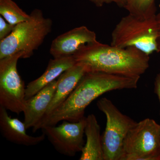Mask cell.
Returning <instances> with one entry per match:
<instances>
[{
  "label": "cell",
  "instance_id": "cell-1",
  "mask_svg": "<svg viewBox=\"0 0 160 160\" xmlns=\"http://www.w3.org/2000/svg\"><path fill=\"white\" fill-rule=\"evenodd\" d=\"M140 78L102 72H87L66 101L32 128V132L46 126H56L62 121L77 122L85 117L87 106L100 96L113 90L136 89Z\"/></svg>",
  "mask_w": 160,
  "mask_h": 160
},
{
  "label": "cell",
  "instance_id": "cell-2",
  "mask_svg": "<svg viewBox=\"0 0 160 160\" xmlns=\"http://www.w3.org/2000/svg\"><path fill=\"white\" fill-rule=\"evenodd\" d=\"M87 71L141 77L149 68V55L135 47L120 48L96 41L82 46L73 56Z\"/></svg>",
  "mask_w": 160,
  "mask_h": 160
},
{
  "label": "cell",
  "instance_id": "cell-3",
  "mask_svg": "<svg viewBox=\"0 0 160 160\" xmlns=\"http://www.w3.org/2000/svg\"><path fill=\"white\" fill-rule=\"evenodd\" d=\"M28 21L18 24L11 34L0 41V60L17 53L22 58H28L41 46L51 32L52 20L45 18L41 9H36Z\"/></svg>",
  "mask_w": 160,
  "mask_h": 160
},
{
  "label": "cell",
  "instance_id": "cell-4",
  "mask_svg": "<svg viewBox=\"0 0 160 160\" xmlns=\"http://www.w3.org/2000/svg\"><path fill=\"white\" fill-rule=\"evenodd\" d=\"M157 15L141 18L129 14L120 20L112 32L111 45L135 47L149 55L159 52Z\"/></svg>",
  "mask_w": 160,
  "mask_h": 160
},
{
  "label": "cell",
  "instance_id": "cell-5",
  "mask_svg": "<svg viewBox=\"0 0 160 160\" xmlns=\"http://www.w3.org/2000/svg\"><path fill=\"white\" fill-rule=\"evenodd\" d=\"M97 106L106 118V129L102 135L104 160H122L124 140L137 122L123 114L107 98L99 100Z\"/></svg>",
  "mask_w": 160,
  "mask_h": 160
},
{
  "label": "cell",
  "instance_id": "cell-6",
  "mask_svg": "<svg viewBox=\"0 0 160 160\" xmlns=\"http://www.w3.org/2000/svg\"><path fill=\"white\" fill-rule=\"evenodd\" d=\"M122 160H160V125L146 118L130 129L123 143Z\"/></svg>",
  "mask_w": 160,
  "mask_h": 160
},
{
  "label": "cell",
  "instance_id": "cell-7",
  "mask_svg": "<svg viewBox=\"0 0 160 160\" xmlns=\"http://www.w3.org/2000/svg\"><path fill=\"white\" fill-rule=\"evenodd\" d=\"M22 57L19 52L0 60V106L18 114L23 112L26 102L25 83L17 69Z\"/></svg>",
  "mask_w": 160,
  "mask_h": 160
},
{
  "label": "cell",
  "instance_id": "cell-8",
  "mask_svg": "<svg viewBox=\"0 0 160 160\" xmlns=\"http://www.w3.org/2000/svg\"><path fill=\"white\" fill-rule=\"evenodd\" d=\"M86 123L85 117L77 122L63 121L59 126H46L42 129L58 152L66 156L74 157L82 151L85 145Z\"/></svg>",
  "mask_w": 160,
  "mask_h": 160
},
{
  "label": "cell",
  "instance_id": "cell-9",
  "mask_svg": "<svg viewBox=\"0 0 160 160\" xmlns=\"http://www.w3.org/2000/svg\"><path fill=\"white\" fill-rule=\"evenodd\" d=\"M96 41L94 31L86 26H79L55 38L52 42L50 53L53 58L73 56L82 46Z\"/></svg>",
  "mask_w": 160,
  "mask_h": 160
},
{
  "label": "cell",
  "instance_id": "cell-10",
  "mask_svg": "<svg viewBox=\"0 0 160 160\" xmlns=\"http://www.w3.org/2000/svg\"><path fill=\"white\" fill-rule=\"evenodd\" d=\"M57 85L58 80H55L32 97L26 100V107L23 112L24 122L27 129L36 127L45 116L54 96Z\"/></svg>",
  "mask_w": 160,
  "mask_h": 160
},
{
  "label": "cell",
  "instance_id": "cell-11",
  "mask_svg": "<svg viewBox=\"0 0 160 160\" xmlns=\"http://www.w3.org/2000/svg\"><path fill=\"white\" fill-rule=\"evenodd\" d=\"M27 129L24 122L11 118L7 109L0 106V130L6 139L17 145L31 146L42 142L46 137L44 133L39 136H32L27 133Z\"/></svg>",
  "mask_w": 160,
  "mask_h": 160
},
{
  "label": "cell",
  "instance_id": "cell-12",
  "mask_svg": "<svg viewBox=\"0 0 160 160\" xmlns=\"http://www.w3.org/2000/svg\"><path fill=\"white\" fill-rule=\"evenodd\" d=\"M87 72L84 65L76 62L61 75L57 80V87L54 96L42 120L49 116L66 101Z\"/></svg>",
  "mask_w": 160,
  "mask_h": 160
},
{
  "label": "cell",
  "instance_id": "cell-13",
  "mask_svg": "<svg viewBox=\"0 0 160 160\" xmlns=\"http://www.w3.org/2000/svg\"><path fill=\"white\" fill-rule=\"evenodd\" d=\"M76 63L72 56L53 58L49 60L45 72L40 77L30 82L26 87V100L35 95L49 83L59 77Z\"/></svg>",
  "mask_w": 160,
  "mask_h": 160
},
{
  "label": "cell",
  "instance_id": "cell-14",
  "mask_svg": "<svg viewBox=\"0 0 160 160\" xmlns=\"http://www.w3.org/2000/svg\"><path fill=\"white\" fill-rule=\"evenodd\" d=\"M86 118L85 134L86 140L80 157V160H104L101 128L94 114Z\"/></svg>",
  "mask_w": 160,
  "mask_h": 160
},
{
  "label": "cell",
  "instance_id": "cell-15",
  "mask_svg": "<svg viewBox=\"0 0 160 160\" xmlns=\"http://www.w3.org/2000/svg\"><path fill=\"white\" fill-rule=\"evenodd\" d=\"M0 14L13 25L28 21L30 18V15L23 11L12 0H0Z\"/></svg>",
  "mask_w": 160,
  "mask_h": 160
},
{
  "label": "cell",
  "instance_id": "cell-16",
  "mask_svg": "<svg viewBox=\"0 0 160 160\" xmlns=\"http://www.w3.org/2000/svg\"><path fill=\"white\" fill-rule=\"evenodd\" d=\"M155 0H126L125 8L129 14L141 18L156 14Z\"/></svg>",
  "mask_w": 160,
  "mask_h": 160
},
{
  "label": "cell",
  "instance_id": "cell-17",
  "mask_svg": "<svg viewBox=\"0 0 160 160\" xmlns=\"http://www.w3.org/2000/svg\"><path fill=\"white\" fill-rule=\"evenodd\" d=\"M16 25H12L0 16V41L9 36L13 31Z\"/></svg>",
  "mask_w": 160,
  "mask_h": 160
},
{
  "label": "cell",
  "instance_id": "cell-18",
  "mask_svg": "<svg viewBox=\"0 0 160 160\" xmlns=\"http://www.w3.org/2000/svg\"><path fill=\"white\" fill-rule=\"evenodd\" d=\"M126 0H97L96 6L101 7L105 4L114 3L120 7L124 8L126 5Z\"/></svg>",
  "mask_w": 160,
  "mask_h": 160
},
{
  "label": "cell",
  "instance_id": "cell-19",
  "mask_svg": "<svg viewBox=\"0 0 160 160\" xmlns=\"http://www.w3.org/2000/svg\"><path fill=\"white\" fill-rule=\"evenodd\" d=\"M155 92L157 95L160 104V72L157 75L154 82Z\"/></svg>",
  "mask_w": 160,
  "mask_h": 160
},
{
  "label": "cell",
  "instance_id": "cell-20",
  "mask_svg": "<svg viewBox=\"0 0 160 160\" xmlns=\"http://www.w3.org/2000/svg\"><path fill=\"white\" fill-rule=\"evenodd\" d=\"M157 21L158 29V38L157 43L159 52L160 51V12L157 15Z\"/></svg>",
  "mask_w": 160,
  "mask_h": 160
},
{
  "label": "cell",
  "instance_id": "cell-21",
  "mask_svg": "<svg viewBox=\"0 0 160 160\" xmlns=\"http://www.w3.org/2000/svg\"><path fill=\"white\" fill-rule=\"evenodd\" d=\"M89 1H91L92 3H94L95 5L96 4L97 2V0H89Z\"/></svg>",
  "mask_w": 160,
  "mask_h": 160
},
{
  "label": "cell",
  "instance_id": "cell-22",
  "mask_svg": "<svg viewBox=\"0 0 160 160\" xmlns=\"http://www.w3.org/2000/svg\"></svg>",
  "mask_w": 160,
  "mask_h": 160
},
{
  "label": "cell",
  "instance_id": "cell-23",
  "mask_svg": "<svg viewBox=\"0 0 160 160\" xmlns=\"http://www.w3.org/2000/svg\"></svg>",
  "mask_w": 160,
  "mask_h": 160
}]
</instances>
